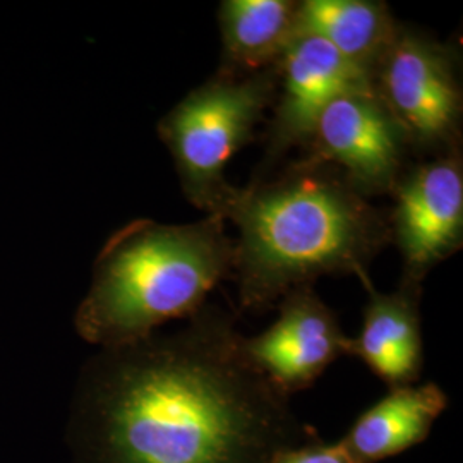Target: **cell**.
I'll return each mask as SVG.
<instances>
[{
    "instance_id": "1",
    "label": "cell",
    "mask_w": 463,
    "mask_h": 463,
    "mask_svg": "<svg viewBox=\"0 0 463 463\" xmlns=\"http://www.w3.org/2000/svg\"><path fill=\"white\" fill-rule=\"evenodd\" d=\"M183 330L109 348L90 367L95 463H269L319 438L249 364L235 319L206 304Z\"/></svg>"
},
{
    "instance_id": "2",
    "label": "cell",
    "mask_w": 463,
    "mask_h": 463,
    "mask_svg": "<svg viewBox=\"0 0 463 463\" xmlns=\"http://www.w3.org/2000/svg\"><path fill=\"white\" fill-rule=\"evenodd\" d=\"M239 237L233 269L241 311H265L319 277L355 275L392 242L390 218L328 164L298 158L237 187L225 213Z\"/></svg>"
},
{
    "instance_id": "3",
    "label": "cell",
    "mask_w": 463,
    "mask_h": 463,
    "mask_svg": "<svg viewBox=\"0 0 463 463\" xmlns=\"http://www.w3.org/2000/svg\"><path fill=\"white\" fill-rule=\"evenodd\" d=\"M222 216L193 223L139 218L105 242L91 287L76 313L81 338L103 350L146 340L174 319H189L232 277L233 239Z\"/></svg>"
},
{
    "instance_id": "4",
    "label": "cell",
    "mask_w": 463,
    "mask_h": 463,
    "mask_svg": "<svg viewBox=\"0 0 463 463\" xmlns=\"http://www.w3.org/2000/svg\"><path fill=\"white\" fill-rule=\"evenodd\" d=\"M277 90L279 66L246 76L218 71L158 122L185 198L206 215L223 218L237 189L225 179L227 164L252 141Z\"/></svg>"
},
{
    "instance_id": "5",
    "label": "cell",
    "mask_w": 463,
    "mask_h": 463,
    "mask_svg": "<svg viewBox=\"0 0 463 463\" xmlns=\"http://www.w3.org/2000/svg\"><path fill=\"white\" fill-rule=\"evenodd\" d=\"M373 86L411 149L434 156L460 149L462 86L451 47L398 23Z\"/></svg>"
},
{
    "instance_id": "6",
    "label": "cell",
    "mask_w": 463,
    "mask_h": 463,
    "mask_svg": "<svg viewBox=\"0 0 463 463\" xmlns=\"http://www.w3.org/2000/svg\"><path fill=\"white\" fill-rule=\"evenodd\" d=\"M411 145L374 86L331 101L316 122L302 158L328 164L365 198L392 194Z\"/></svg>"
},
{
    "instance_id": "7",
    "label": "cell",
    "mask_w": 463,
    "mask_h": 463,
    "mask_svg": "<svg viewBox=\"0 0 463 463\" xmlns=\"http://www.w3.org/2000/svg\"><path fill=\"white\" fill-rule=\"evenodd\" d=\"M392 242L402 256V280L422 285L430 269L463 244V160L460 149L409 166L395 189Z\"/></svg>"
},
{
    "instance_id": "8",
    "label": "cell",
    "mask_w": 463,
    "mask_h": 463,
    "mask_svg": "<svg viewBox=\"0 0 463 463\" xmlns=\"http://www.w3.org/2000/svg\"><path fill=\"white\" fill-rule=\"evenodd\" d=\"M279 86L263 166L277 165L292 148L306 149L317 118L331 101L373 86V80L325 40L298 33L279 62Z\"/></svg>"
},
{
    "instance_id": "9",
    "label": "cell",
    "mask_w": 463,
    "mask_h": 463,
    "mask_svg": "<svg viewBox=\"0 0 463 463\" xmlns=\"http://www.w3.org/2000/svg\"><path fill=\"white\" fill-rule=\"evenodd\" d=\"M279 304V319L258 336H242V352L275 390L290 398L348 355L350 336L313 287L292 290Z\"/></svg>"
},
{
    "instance_id": "10",
    "label": "cell",
    "mask_w": 463,
    "mask_h": 463,
    "mask_svg": "<svg viewBox=\"0 0 463 463\" xmlns=\"http://www.w3.org/2000/svg\"><path fill=\"white\" fill-rule=\"evenodd\" d=\"M367 294L363 330L348 338V355L359 357L390 390L415 384L424 367L422 285L402 280L390 294L373 285Z\"/></svg>"
},
{
    "instance_id": "11",
    "label": "cell",
    "mask_w": 463,
    "mask_h": 463,
    "mask_svg": "<svg viewBox=\"0 0 463 463\" xmlns=\"http://www.w3.org/2000/svg\"><path fill=\"white\" fill-rule=\"evenodd\" d=\"M447 407V393L436 383L393 388L338 443L348 462L378 463L422 443Z\"/></svg>"
},
{
    "instance_id": "12",
    "label": "cell",
    "mask_w": 463,
    "mask_h": 463,
    "mask_svg": "<svg viewBox=\"0 0 463 463\" xmlns=\"http://www.w3.org/2000/svg\"><path fill=\"white\" fill-rule=\"evenodd\" d=\"M220 72L246 76L279 66L298 34V2L225 0L218 7Z\"/></svg>"
},
{
    "instance_id": "13",
    "label": "cell",
    "mask_w": 463,
    "mask_h": 463,
    "mask_svg": "<svg viewBox=\"0 0 463 463\" xmlns=\"http://www.w3.org/2000/svg\"><path fill=\"white\" fill-rule=\"evenodd\" d=\"M397 26L390 7L378 0L298 2V33L325 40L371 80Z\"/></svg>"
},
{
    "instance_id": "14",
    "label": "cell",
    "mask_w": 463,
    "mask_h": 463,
    "mask_svg": "<svg viewBox=\"0 0 463 463\" xmlns=\"http://www.w3.org/2000/svg\"><path fill=\"white\" fill-rule=\"evenodd\" d=\"M269 463H350L340 443H323L319 438L298 447L283 448L273 453Z\"/></svg>"
}]
</instances>
